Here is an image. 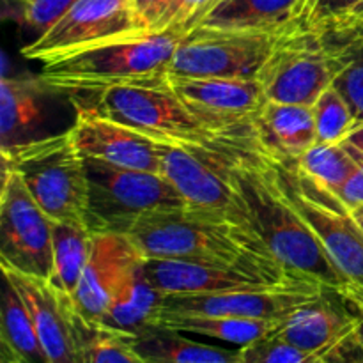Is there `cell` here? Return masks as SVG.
<instances>
[{
    "label": "cell",
    "instance_id": "1",
    "mask_svg": "<svg viewBox=\"0 0 363 363\" xmlns=\"http://www.w3.org/2000/svg\"><path fill=\"white\" fill-rule=\"evenodd\" d=\"M128 236L145 259H179L243 269L268 282L305 280L287 272L257 230L215 213L183 208L138 220Z\"/></svg>",
    "mask_w": 363,
    "mask_h": 363
},
{
    "label": "cell",
    "instance_id": "2",
    "mask_svg": "<svg viewBox=\"0 0 363 363\" xmlns=\"http://www.w3.org/2000/svg\"><path fill=\"white\" fill-rule=\"evenodd\" d=\"M230 176L252 223L277 261L300 279L340 293L350 280L280 188L275 170L254 144L230 149Z\"/></svg>",
    "mask_w": 363,
    "mask_h": 363
},
{
    "label": "cell",
    "instance_id": "3",
    "mask_svg": "<svg viewBox=\"0 0 363 363\" xmlns=\"http://www.w3.org/2000/svg\"><path fill=\"white\" fill-rule=\"evenodd\" d=\"M184 27L123 35L73 55L43 64L41 80L55 92L96 94L124 85H160L169 82V67Z\"/></svg>",
    "mask_w": 363,
    "mask_h": 363
},
{
    "label": "cell",
    "instance_id": "4",
    "mask_svg": "<svg viewBox=\"0 0 363 363\" xmlns=\"http://www.w3.org/2000/svg\"><path fill=\"white\" fill-rule=\"evenodd\" d=\"M2 165L14 170L53 222L87 223L89 176L85 156L69 130L0 149Z\"/></svg>",
    "mask_w": 363,
    "mask_h": 363
},
{
    "label": "cell",
    "instance_id": "5",
    "mask_svg": "<svg viewBox=\"0 0 363 363\" xmlns=\"http://www.w3.org/2000/svg\"><path fill=\"white\" fill-rule=\"evenodd\" d=\"M74 106H84L110 121L124 124L152 140L176 144L225 147L240 144L223 138L206 126L183 99L167 84L124 85L96 92L91 103L74 99Z\"/></svg>",
    "mask_w": 363,
    "mask_h": 363
},
{
    "label": "cell",
    "instance_id": "6",
    "mask_svg": "<svg viewBox=\"0 0 363 363\" xmlns=\"http://www.w3.org/2000/svg\"><path fill=\"white\" fill-rule=\"evenodd\" d=\"M89 176L87 225L92 233H121L155 213L188 208L183 195L162 172L123 169L85 158Z\"/></svg>",
    "mask_w": 363,
    "mask_h": 363
},
{
    "label": "cell",
    "instance_id": "7",
    "mask_svg": "<svg viewBox=\"0 0 363 363\" xmlns=\"http://www.w3.org/2000/svg\"><path fill=\"white\" fill-rule=\"evenodd\" d=\"M266 160L286 197L311 225L337 268L350 284L363 287V229L354 213L330 188L305 174L294 160Z\"/></svg>",
    "mask_w": 363,
    "mask_h": 363
},
{
    "label": "cell",
    "instance_id": "8",
    "mask_svg": "<svg viewBox=\"0 0 363 363\" xmlns=\"http://www.w3.org/2000/svg\"><path fill=\"white\" fill-rule=\"evenodd\" d=\"M298 30L277 34L195 27L177 45L169 78H259L273 53Z\"/></svg>",
    "mask_w": 363,
    "mask_h": 363
},
{
    "label": "cell",
    "instance_id": "9",
    "mask_svg": "<svg viewBox=\"0 0 363 363\" xmlns=\"http://www.w3.org/2000/svg\"><path fill=\"white\" fill-rule=\"evenodd\" d=\"M158 142L162 151V174H165L183 195L188 208L215 213L254 227L243 197L230 176V149L238 144L204 147Z\"/></svg>",
    "mask_w": 363,
    "mask_h": 363
},
{
    "label": "cell",
    "instance_id": "10",
    "mask_svg": "<svg viewBox=\"0 0 363 363\" xmlns=\"http://www.w3.org/2000/svg\"><path fill=\"white\" fill-rule=\"evenodd\" d=\"M346 64L342 45L303 27L272 55L261 80L268 101L312 106Z\"/></svg>",
    "mask_w": 363,
    "mask_h": 363
},
{
    "label": "cell",
    "instance_id": "11",
    "mask_svg": "<svg viewBox=\"0 0 363 363\" xmlns=\"http://www.w3.org/2000/svg\"><path fill=\"white\" fill-rule=\"evenodd\" d=\"M0 266L50 280L53 272V220L43 211L14 170L2 167Z\"/></svg>",
    "mask_w": 363,
    "mask_h": 363
},
{
    "label": "cell",
    "instance_id": "12",
    "mask_svg": "<svg viewBox=\"0 0 363 363\" xmlns=\"http://www.w3.org/2000/svg\"><path fill=\"white\" fill-rule=\"evenodd\" d=\"M149 32L135 0H78L60 20L21 48L23 57L46 64L85 48Z\"/></svg>",
    "mask_w": 363,
    "mask_h": 363
},
{
    "label": "cell",
    "instance_id": "13",
    "mask_svg": "<svg viewBox=\"0 0 363 363\" xmlns=\"http://www.w3.org/2000/svg\"><path fill=\"white\" fill-rule=\"evenodd\" d=\"M184 105L223 138L254 144V121L268 103L259 78H169Z\"/></svg>",
    "mask_w": 363,
    "mask_h": 363
},
{
    "label": "cell",
    "instance_id": "14",
    "mask_svg": "<svg viewBox=\"0 0 363 363\" xmlns=\"http://www.w3.org/2000/svg\"><path fill=\"white\" fill-rule=\"evenodd\" d=\"M27 301L48 363H89L94 328L74 308L73 300L39 277L2 268Z\"/></svg>",
    "mask_w": 363,
    "mask_h": 363
},
{
    "label": "cell",
    "instance_id": "15",
    "mask_svg": "<svg viewBox=\"0 0 363 363\" xmlns=\"http://www.w3.org/2000/svg\"><path fill=\"white\" fill-rule=\"evenodd\" d=\"M326 291L328 289L311 280H296L284 286L255 287L229 293L181 294L165 296L162 312L284 321L291 312L303 307L308 301L318 300Z\"/></svg>",
    "mask_w": 363,
    "mask_h": 363
},
{
    "label": "cell",
    "instance_id": "16",
    "mask_svg": "<svg viewBox=\"0 0 363 363\" xmlns=\"http://www.w3.org/2000/svg\"><path fill=\"white\" fill-rule=\"evenodd\" d=\"M144 259L128 234L94 233L91 257L71 298L89 326L98 328L113 294Z\"/></svg>",
    "mask_w": 363,
    "mask_h": 363
},
{
    "label": "cell",
    "instance_id": "17",
    "mask_svg": "<svg viewBox=\"0 0 363 363\" xmlns=\"http://www.w3.org/2000/svg\"><path fill=\"white\" fill-rule=\"evenodd\" d=\"M77 108V119L67 128L85 158L101 160L123 169L162 172L160 142L110 121L84 106Z\"/></svg>",
    "mask_w": 363,
    "mask_h": 363
},
{
    "label": "cell",
    "instance_id": "18",
    "mask_svg": "<svg viewBox=\"0 0 363 363\" xmlns=\"http://www.w3.org/2000/svg\"><path fill=\"white\" fill-rule=\"evenodd\" d=\"M328 294L330 291H326L318 300L291 312L272 335L335 363L339 354L353 346L357 319L342 296L340 307Z\"/></svg>",
    "mask_w": 363,
    "mask_h": 363
},
{
    "label": "cell",
    "instance_id": "19",
    "mask_svg": "<svg viewBox=\"0 0 363 363\" xmlns=\"http://www.w3.org/2000/svg\"><path fill=\"white\" fill-rule=\"evenodd\" d=\"M149 282L165 296L181 294H215L229 291L255 289L277 284L255 277L243 269L227 268L211 262L179 261V259H145ZM284 286V284H282Z\"/></svg>",
    "mask_w": 363,
    "mask_h": 363
},
{
    "label": "cell",
    "instance_id": "20",
    "mask_svg": "<svg viewBox=\"0 0 363 363\" xmlns=\"http://www.w3.org/2000/svg\"><path fill=\"white\" fill-rule=\"evenodd\" d=\"M312 0H220L197 27L243 32H293L307 27Z\"/></svg>",
    "mask_w": 363,
    "mask_h": 363
},
{
    "label": "cell",
    "instance_id": "21",
    "mask_svg": "<svg viewBox=\"0 0 363 363\" xmlns=\"http://www.w3.org/2000/svg\"><path fill=\"white\" fill-rule=\"evenodd\" d=\"M50 89L41 77H4L0 84V149L46 137L41 135Z\"/></svg>",
    "mask_w": 363,
    "mask_h": 363
},
{
    "label": "cell",
    "instance_id": "22",
    "mask_svg": "<svg viewBox=\"0 0 363 363\" xmlns=\"http://www.w3.org/2000/svg\"><path fill=\"white\" fill-rule=\"evenodd\" d=\"M254 145L269 158L298 160L318 144L312 106L268 101L254 121Z\"/></svg>",
    "mask_w": 363,
    "mask_h": 363
},
{
    "label": "cell",
    "instance_id": "23",
    "mask_svg": "<svg viewBox=\"0 0 363 363\" xmlns=\"http://www.w3.org/2000/svg\"><path fill=\"white\" fill-rule=\"evenodd\" d=\"M145 259L130 273L103 314L96 330L137 337L156 328L165 294L156 289L145 275Z\"/></svg>",
    "mask_w": 363,
    "mask_h": 363
},
{
    "label": "cell",
    "instance_id": "24",
    "mask_svg": "<svg viewBox=\"0 0 363 363\" xmlns=\"http://www.w3.org/2000/svg\"><path fill=\"white\" fill-rule=\"evenodd\" d=\"M0 346L9 363H48L34 318L18 287L4 277L0 308Z\"/></svg>",
    "mask_w": 363,
    "mask_h": 363
},
{
    "label": "cell",
    "instance_id": "25",
    "mask_svg": "<svg viewBox=\"0 0 363 363\" xmlns=\"http://www.w3.org/2000/svg\"><path fill=\"white\" fill-rule=\"evenodd\" d=\"M282 321L275 319H245L229 315H202V314H172L162 312L158 318V328L174 330L184 335H201L222 340L234 346H247L259 339L277 332Z\"/></svg>",
    "mask_w": 363,
    "mask_h": 363
},
{
    "label": "cell",
    "instance_id": "26",
    "mask_svg": "<svg viewBox=\"0 0 363 363\" xmlns=\"http://www.w3.org/2000/svg\"><path fill=\"white\" fill-rule=\"evenodd\" d=\"M131 346L147 363H243L241 350H223L165 328H151L130 337Z\"/></svg>",
    "mask_w": 363,
    "mask_h": 363
},
{
    "label": "cell",
    "instance_id": "27",
    "mask_svg": "<svg viewBox=\"0 0 363 363\" xmlns=\"http://www.w3.org/2000/svg\"><path fill=\"white\" fill-rule=\"evenodd\" d=\"M94 233L87 223H53V272L48 280L60 293L73 298L92 252Z\"/></svg>",
    "mask_w": 363,
    "mask_h": 363
},
{
    "label": "cell",
    "instance_id": "28",
    "mask_svg": "<svg viewBox=\"0 0 363 363\" xmlns=\"http://www.w3.org/2000/svg\"><path fill=\"white\" fill-rule=\"evenodd\" d=\"M294 163L305 174L314 177L330 190L340 186L347 179V176L357 169L342 142H337V144L318 142L303 156L294 160Z\"/></svg>",
    "mask_w": 363,
    "mask_h": 363
},
{
    "label": "cell",
    "instance_id": "29",
    "mask_svg": "<svg viewBox=\"0 0 363 363\" xmlns=\"http://www.w3.org/2000/svg\"><path fill=\"white\" fill-rule=\"evenodd\" d=\"M315 128H318V142L337 144L347 137L354 126V117L350 105L335 87H328L318 101L312 105Z\"/></svg>",
    "mask_w": 363,
    "mask_h": 363
},
{
    "label": "cell",
    "instance_id": "30",
    "mask_svg": "<svg viewBox=\"0 0 363 363\" xmlns=\"http://www.w3.org/2000/svg\"><path fill=\"white\" fill-rule=\"evenodd\" d=\"M240 350L243 363H332L321 354L308 353L275 335L259 339Z\"/></svg>",
    "mask_w": 363,
    "mask_h": 363
},
{
    "label": "cell",
    "instance_id": "31",
    "mask_svg": "<svg viewBox=\"0 0 363 363\" xmlns=\"http://www.w3.org/2000/svg\"><path fill=\"white\" fill-rule=\"evenodd\" d=\"M342 46L346 50V64L333 82V87L350 105L354 124H360L363 123V41Z\"/></svg>",
    "mask_w": 363,
    "mask_h": 363
},
{
    "label": "cell",
    "instance_id": "32",
    "mask_svg": "<svg viewBox=\"0 0 363 363\" xmlns=\"http://www.w3.org/2000/svg\"><path fill=\"white\" fill-rule=\"evenodd\" d=\"M89 363H147L131 346L130 337L96 330L89 347Z\"/></svg>",
    "mask_w": 363,
    "mask_h": 363
},
{
    "label": "cell",
    "instance_id": "33",
    "mask_svg": "<svg viewBox=\"0 0 363 363\" xmlns=\"http://www.w3.org/2000/svg\"><path fill=\"white\" fill-rule=\"evenodd\" d=\"M78 0H27L21 4V21L38 35L48 30Z\"/></svg>",
    "mask_w": 363,
    "mask_h": 363
},
{
    "label": "cell",
    "instance_id": "34",
    "mask_svg": "<svg viewBox=\"0 0 363 363\" xmlns=\"http://www.w3.org/2000/svg\"><path fill=\"white\" fill-rule=\"evenodd\" d=\"M330 41L337 45H350V43L363 41V0L354 4L351 9L337 16L330 23L323 25L321 28H315Z\"/></svg>",
    "mask_w": 363,
    "mask_h": 363
},
{
    "label": "cell",
    "instance_id": "35",
    "mask_svg": "<svg viewBox=\"0 0 363 363\" xmlns=\"http://www.w3.org/2000/svg\"><path fill=\"white\" fill-rule=\"evenodd\" d=\"M360 0H312L307 14V28L315 30L346 13Z\"/></svg>",
    "mask_w": 363,
    "mask_h": 363
},
{
    "label": "cell",
    "instance_id": "36",
    "mask_svg": "<svg viewBox=\"0 0 363 363\" xmlns=\"http://www.w3.org/2000/svg\"><path fill=\"white\" fill-rule=\"evenodd\" d=\"M176 0H135L138 14L149 32L163 30L165 18Z\"/></svg>",
    "mask_w": 363,
    "mask_h": 363
},
{
    "label": "cell",
    "instance_id": "37",
    "mask_svg": "<svg viewBox=\"0 0 363 363\" xmlns=\"http://www.w3.org/2000/svg\"><path fill=\"white\" fill-rule=\"evenodd\" d=\"M332 191L351 211H357V209L363 208V172L357 167L347 176V179Z\"/></svg>",
    "mask_w": 363,
    "mask_h": 363
},
{
    "label": "cell",
    "instance_id": "38",
    "mask_svg": "<svg viewBox=\"0 0 363 363\" xmlns=\"http://www.w3.org/2000/svg\"><path fill=\"white\" fill-rule=\"evenodd\" d=\"M344 301H346L347 307H350L351 312H353L354 319H357V330H354V350H357L358 358L354 363H363V308L360 305L347 300V298H344Z\"/></svg>",
    "mask_w": 363,
    "mask_h": 363
},
{
    "label": "cell",
    "instance_id": "39",
    "mask_svg": "<svg viewBox=\"0 0 363 363\" xmlns=\"http://www.w3.org/2000/svg\"><path fill=\"white\" fill-rule=\"evenodd\" d=\"M339 294L340 296L347 298V300H351L353 303L360 305V307L363 308V287H358V286H353V284H350V286L344 287Z\"/></svg>",
    "mask_w": 363,
    "mask_h": 363
},
{
    "label": "cell",
    "instance_id": "40",
    "mask_svg": "<svg viewBox=\"0 0 363 363\" xmlns=\"http://www.w3.org/2000/svg\"><path fill=\"white\" fill-rule=\"evenodd\" d=\"M346 142H350L351 145H354L357 149H360L363 152V123L360 124H354L353 130L347 133V137L344 138Z\"/></svg>",
    "mask_w": 363,
    "mask_h": 363
},
{
    "label": "cell",
    "instance_id": "41",
    "mask_svg": "<svg viewBox=\"0 0 363 363\" xmlns=\"http://www.w3.org/2000/svg\"><path fill=\"white\" fill-rule=\"evenodd\" d=\"M342 144H344V147L347 149V152H350V156H351V160L354 162V165H357L358 169H360L363 172V152L360 151V149L354 147V145H351L350 142L342 140Z\"/></svg>",
    "mask_w": 363,
    "mask_h": 363
},
{
    "label": "cell",
    "instance_id": "42",
    "mask_svg": "<svg viewBox=\"0 0 363 363\" xmlns=\"http://www.w3.org/2000/svg\"><path fill=\"white\" fill-rule=\"evenodd\" d=\"M353 213H354V216H357L358 222H360V225H362V229H363V208L357 209V211H353Z\"/></svg>",
    "mask_w": 363,
    "mask_h": 363
},
{
    "label": "cell",
    "instance_id": "43",
    "mask_svg": "<svg viewBox=\"0 0 363 363\" xmlns=\"http://www.w3.org/2000/svg\"><path fill=\"white\" fill-rule=\"evenodd\" d=\"M14 2H18L21 6V4H25V2H27V0H14Z\"/></svg>",
    "mask_w": 363,
    "mask_h": 363
},
{
    "label": "cell",
    "instance_id": "44",
    "mask_svg": "<svg viewBox=\"0 0 363 363\" xmlns=\"http://www.w3.org/2000/svg\"><path fill=\"white\" fill-rule=\"evenodd\" d=\"M0 363H9V362H6V360H0Z\"/></svg>",
    "mask_w": 363,
    "mask_h": 363
}]
</instances>
